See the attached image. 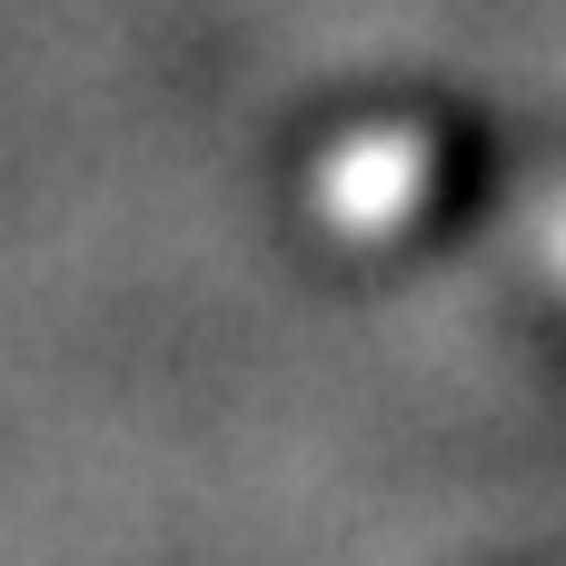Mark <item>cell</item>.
<instances>
[{
    "instance_id": "6da1fadb",
    "label": "cell",
    "mask_w": 566,
    "mask_h": 566,
    "mask_svg": "<svg viewBox=\"0 0 566 566\" xmlns=\"http://www.w3.org/2000/svg\"><path fill=\"white\" fill-rule=\"evenodd\" d=\"M338 179H328V209L348 219V229H388V219H408L418 209V189H428V149L408 139V129H388V139H368V149H348V159H328Z\"/></svg>"
}]
</instances>
